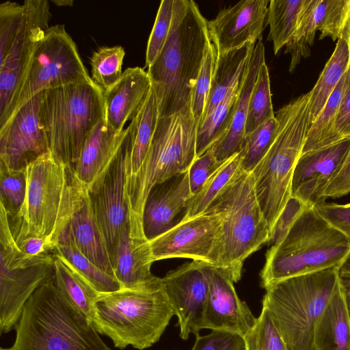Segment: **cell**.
<instances>
[{"instance_id":"5b68a950","label":"cell","mask_w":350,"mask_h":350,"mask_svg":"<svg viewBox=\"0 0 350 350\" xmlns=\"http://www.w3.org/2000/svg\"><path fill=\"white\" fill-rule=\"evenodd\" d=\"M15 331L12 350H111L53 276L28 299Z\"/></svg>"},{"instance_id":"2e32d148","label":"cell","mask_w":350,"mask_h":350,"mask_svg":"<svg viewBox=\"0 0 350 350\" xmlns=\"http://www.w3.org/2000/svg\"><path fill=\"white\" fill-rule=\"evenodd\" d=\"M209 265L200 261L183 265L162 278L164 291L178 319L180 337L187 340L204 329L209 291Z\"/></svg>"},{"instance_id":"d590c367","label":"cell","mask_w":350,"mask_h":350,"mask_svg":"<svg viewBox=\"0 0 350 350\" xmlns=\"http://www.w3.org/2000/svg\"><path fill=\"white\" fill-rule=\"evenodd\" d=\"M159 118L158 107L152 90L137 115V129L127 167L126 180L139 170L153 137Z\"/></svg>"},{"instance_id":"7c38bea8","label":"cell","mask_w":350,"mask_h":350,"mask_svg":"<svg viewBox=\"0 0 350 350\" xmlns=\"http://www.w3.org/2000/svg\"><path fill=\"white\" fill-rule=\"evenodd\" d=\"M137 122L136 116L125 129L123 141L113 161L100 185L90 193L95 217L105 239L111 261L122 230L130 225L126 183Z\"/></svg>"},{"instance_id":"6da1fadb","label":"cell","mask_w":350,"mask_h":350,"mask_svg":"<svg viewBox=\"0 0 350 350\" xmlns=\"http://www.w3.org/2000/svg\"><path fill=\"white\" fill-rule=\"evenodd\" d=\"M25 174V201L16 216L10 219L14 239L18 245L29 238H42L55 248L90 192L75 168L51 152L29 164Z\"/></svg>"},{"instance_id":"9f6ffc18","label":"cell","mask_w":350,"mask_h":350,"mask_svg":"<svg viewBox=\"0 0 350 350\" xmlns=\"http://www.w3.org/2000/svg\"><path fill=\"white\" fill-rule=\"evenodd\" d=\"M342 33L345 36V38L347 40V42H348L349 50V57H350V14L349 15L346 26L344 29Z\"/></svg>"},{"instance_id":"9a60e30c","label":"cell","mask_w":350,"mask_h":350,"mask_svg":"<svg viewBox=\"0 0 350 350\" xmlns=\"http://www.w3.org/2000/svg\"><path fill=\"white\" fill-rule=\"evenodd\" d=\"M42 92L19 108L0 127V170H23L50 152L42 120Z\"/></svg>"},{"instance_id":"680465c9","label":"cell","mask_w":350,"mask_h":350,"mask_svg":"<svg viewBox=\"0 0 350 350\" xmlns=\"http://www.w3.org/2000/svg\"><path fill=\"white\" fill-rule=\"evenodd\" d=\"M0 350H12V348L10 347V348H3V347H1Z\"/></svg>"},{"instance_id":"cb8c5ba5","label":"cell","mask_w":350,"mask_h":350,"mask_svg":"<svg viewBox=\"0 0 350 350\" xmlns=\"http://www.w3.org/2000/svg\"><path fill=\"white\" fill-rule=\"evenodd\" d=\"M265 62V47L262 40L259 39L254 46L241 78L239 97L231 126L227 134L212 147L219 161H223L242 150L251 93L260 68Z\"/></svg>"},{"instance_id":"f5cc1de1","label":"cell","mask_w":350,"mask_h":350,"mask_svg":"<svg viewBox=\"0 0 350 350\" xmlns=\"http://www.w3.org/2000/svg\"><path fill=\"white\" fill-rule=\"evenodd\" d=\"M350 193V149L340 170L323 192V199L337 198Z\"/></svg>"},{"instance_id":"603a6c76","label":"cell","mask_w":350,"mask_h":350,"mask_svg":"<svg viewBox=\"0 0 350 350\" xmlns=\"http://www.w3.org/2000/svg\"><path fill=\"white\" fill-rule=\"evenodd\" d=\"M124 135L125 129L117 132L104 118L85 139L75 170L90 193L101 183L119 150Z\"/></svg>"},{"instance_id":"3957f363","label":"cell","mask_w":350,"mask_h":350,"mask_svg":"<svg viewBox=\"0 0 350 350\" xmlns=\"http://www.w3.org/2000/svg\"><path fill=\"white\" fill-rule=\"evenodd\" d=\"M198 129L191 103L174 114L159 117L139 170L126 180V200L132 238L147 240L143 230V211L151 189L189 171L196 159Z\"/></svg>"},{"instance_id":"681fc988","label":"cell","mask_w":350,"mask_h":350,"mask_svg":"<svg viewBox=\"0 0 350 350\" xmlns=\"http://www.w3.org/2000/svg\"><path fill=\"white\" fill-rule=\"evenodd\" d=\"M223 161L217 159L212 148L196 158L189 170V184L193 196L202 189L207 179Z\"/></svg>"},{"instance_id":"8d00e7d4","label":"cell","mask_w":350,"mask_h":350,"mask_svg":"<svg viewBox=\"0 0 350 350\" xmlns=\"http://www.w3.org/2000/svg\"><path fill=\"white\" fill-rule=\"evenodd\" d=\"M317 0H304L295 32L285 46L284 53L291 55L288 70L293 72L303 58L310 55L317 30L314 21V9Z\"/></svg>"},{"instance_id":"30bf717a","label":"cell","mask_w":350,"mask_h":350,"mask_svg":"<svg viewBox=\"0 0 350 350\" xmlns=\"http://www.w3.org/2000/svg\"><path fill=\"white\" fill-rule=\"evenodd\" d=\"M206 211L221 215L222 247L219 269L237 282L241 278L245 259L267 243L270 234L269 224L256 196L252 172L242 169Z\"/></svg>"},{"instance_id":"ba28073f","label":"cell","mask_w":350,"mask_h":350,"mask_svg":"<svg viewBox=\"0 0 350 350\" xmlns=\"http://www.w3.org/2000/svg\"><path fill=\"white\" fill-rule=\"evenodd\" d=\"M308 92L275 112L278 124L274 138L252 171L256 196L270 232L292 196L293 172L308 131Z\"/></svg>"},{"instance_id":"ab89813d","label":"cell","mask_w":350,"mask_h":350,"mask_svg":"<svg viewBox=\"0 0 350 350\" xmlns=\"http://www.w3.org/2000/svg\"><path fill=\"white\" fill-rule=\"evenodd\" d=\"M350 14V0H317L314 16L319 39L338 40Z\"/></svg>"},{"instance_id":"d6986e66","label":"cell","mask_w":350,"mask_h":350,"mask_svg":"<svg viewBox=\"0 0 350 350\" xmlns=\"http://www.w3.org/2000/svg\"><path fill=\"white\" fill-rule=\"evenodd\" d=\"M234 282L224 270L209 266V291L204 329L222 330L245 337L256 319L247 304L241 300Z\"/></svg>"},{"instance_id":"f35d334b","label":"cell","mask_w":350,"mask_h":350,"mask_svg":"<svg viewBox=\"0 0 350 350\" xmlns=\"http://www.w3.org/2000/svg\"><path fill=\"white\" fill-rule=\"evenodd\" d=\"M124 55V49L119 45L102 46L92 53L91 78L103 90L111 87L121 77Z\"/></svg>"},{"instance_id":"52a82bcc","label":"cell","mask_w":350,"mask_h":350,"mask_svg":"<svg viewBox=\"0 0 350 350\" xmlns=\"http://www.w3.org/2000/svg\"><path fill=\"white\" fill-rule=\"evenodd\" d=\"M340 284L339 269L330 268L286 278L265 288L262 305L288 350H317V322Z\"/></svg>"},{"instance_id":"8fae6325","label":"cell","mask_w":350,"mask_h":350,"mask_svg":"<svg viewBox=\"0 0 350 350\" xmlns=\"http://www.w3.org/2000/svg\"><path fill=\"white\" fill-rule=\"evenodd\" d=\"M92 81L64 25L50 26L38 44L8 108L0 118V127L36 94L70 83Z\"/></svg>"},{"instance_id":"db71d44e","label":"cell","mask_w":350,"mask_h":350,"mask_svg":"<svg viewBox=\"0 0 350 350\" xmlns=\"http://www.w3.org/2000/svg\"><path fill=\"white\" fill-rule=\"evenodd\" d=\"M18 245L22 251L34 256L52 254L54 249L53 246L46 239L38 237L27 239Z\"/></svg>"},{"instance_id":"ffe728a7","label":"cell","mask_w":350,"mask_h":350,"mask_svg":"<svg viewBox=\"0 0 350 350\" xmlns=\"http://www.w3.org/2000/svg\"><path fill=\"white\" fill-rule=\"evenodd\" d=\"M53 258L42 263L9 269L0 265V332L15 329L28 299L53 275Z\"/></svg>"},{"instance_id":"d6a6232c","label":"cell","mask_w":350,"mask_h":350,"mask_svg":"<svg viewBox=\"0 0 350 350\" xmlns=\"http://www.w3.org/2000/svg\"><path fill=\"white\" fill-rule=\"evenodd\" d=\"M242 169L241 152L224 160L207 179L202 189L191 197L180 221L187 220L204 213Z\"/></svg>"},{"instance_id":"4dcf8cb0","label":"cell","mask_w":350,"mask_h":350,"mask_svg":"<svg viewBox=\"0 0 350 350\" xmlns=\"http://www.w3.org/2000/svg\"><path fill=\"white\" fill-rule=\"evenodd\" d=\"M242 78V77H241ZM241 81L200 124L196 139V156L200 157L228 132L241 90Z\"/></svg>"},{"instance_id":"83f0119b","label":"cell","mask_w":350,"mask_h":350,"mask_svg":"<svg viewBox=\"0 0 350 350\" xmlns=\"http://www.w3.org/2000/svg\"><path fill=\"white\" fill-rule=\"evenodd\" d=\"M314 344L317 350H350V315L340 284L317 322Z\"/></svg>"},{"instance_id":"bcb514c9","label":"cell","mask_w":350,"mask_h":350,"mask_svg":"<svg viewBox=\"0 0 350 350\" xmlns=\"http://www.w3.org/2000/svg\"><path fill=\"white\" fill-rule=\"evenodd\" d=\"M23 13V5L7 1L0 4V62L14 40Z\"/></svg>"},{"instance_id":"816d5d0a","label":"cell","mask_w":350,"mask_h":350,"mask_svg":"<svg viewBox=\"0 0 350 350\" xmlns=\"http://www.w3.org/2000/svg\"><path fill=\"white\" fill-rule=\"evenodd\" d=\"M350 139V73L336 115L332 145Z\"/></svg>"},{"instance_id":"b9f144b4","label":"cell","mask_w":350,"mask_h":350,"mask_svg":"<svg viewBox=\"0 0 350 350\" xmlns=\"http://www.w3.org/2000/svg\"><path fill=\"white\" fill-rule=\"evenodd\" d=\"M217 56L216 47L209 39L194 86L191 103L192 111L198 126L207 103Z\"/></svg>"},{"instance_id":"74e56055","label":"cell","mask_w":350,"mask_h":350,"mask_svg":"<svg viewBox=\"0 0 350 350\" xmlns=\"http://www.w3.org/2000/svg\"><path fill=\"white\" fill-rule=\"evenodd\" d=\"M274 116L269 72L265 62L260 68L251 93L245 122V136Z\"/></svg>"},{"instance_id":"4316f807","label":"cell","mask_w":350,"mask_h":350,"mask_svg":"<svg viewBox=\"0 0 350 350\" xmlns=\"http://www.w3.org/2000/svg\"><path fill=\"white\" fill-rule=\"evenodd\" d=\"M255 44V42H248L237 49L217 53L208 100L201 122L239 83Z\"/></svg>"},{"instance_id":"7dc6e473","label":"cell","mask_w":350,"mask_h":350,"mask_svg":"<svg viewBox=\"0 0 350 350\" xmlns=\"http://www.w3.org/2000/svg\"><path fill=\"white\" fill-rule=\"evenodd\" d=\"M191 350H246L244 337L222 330L198 336Z\"/></svg>"},{"instance_id":"11a10c76","label":"cell","mask_w":350,"mask_h":350,"mask_svg":"<svg viewBox=\"0 0 350 350\" xmlns=\"http://www.w3.org/2000/svg\"><path fill=\"white\" fill-rule=\"evenodd\" d=\"M339 280L350 315V260L339 269Z\"/></svg>"},{"instance_id":"44dd1931","label":"cell","mask_w":350,"mask_h":350,"mask_svg":"<svg viewBox=\"0 0 350 350\" xmlns=\"http://www.w3.org/2000/svg\"><path fill=\"white\" fill-rule=\"evenodd\" d=\"M193 196L189 171L155 185L143 211V230L148 241L168 230L181 219ZM181 220V219H180Z\"/></svg>"},{"instance_id":"e0dca14e","label":"cell","mask_w":350,"mask_h":350,"mask_svg":"<svg viewBox=\"0 0 350 350\" xmlns=\"http://www.w3.org/2000/svg\"><path fill=\"white\" fill-rule=\"evenodd\" d=\"M269 1L243 0L221 10L208 21L209 37L218 53L261 39Z\"/></svg>"},{"instance_id":"f907efd6","label":"cell","mask_w":350,"mask_h":350,"mask_svg":"<svg viewBox=\"0 0 350 350\" xmlns=\"http://www.w3.org/2000/svg\"><path fill=\"white\" fill-rule=\"evenodd\" d=\"M318 213L340 231L350 242V203L338 204L322 201L314 206Z\"/></svg>"},{"instance_id":"8992f818","label":"cell","mask_w":350,"mask_h":350,"mask_svg":"<svg viewBox=\"0 0 350 350\" xmlns=\"http://www.w3.org/2000/svg\"><path fill=\"white\" fill-rule=\"evenodd\" d=\"M350 260V242L314 206H307L286 234L270 246L260 272L264 288L278 281L330 268Z\"/></svg>"},{"instance_id":"5bb4252c","label":"cell","mask_w":350,"mask_h":350,"mask_svg":"<svg viewBox=\"0 0 350 350\" xmlns=\"http://www.w3.org/2000/svg\"><path fill=\"white\" fill-rule=\"evenodd\" d=\"M23 5L17 33L0 62V118L8 108L51 18L47 0H26Z\"/></svg>"},{"instance_id":"277c9868","label":"cell","mask_w":350,"mask_h":350,"mask_svg":"<svg viewBox=\"0 0 350 350\" xmlns=\"http://www.w3.org/2000/svg\"><path fill=\"white\" fill-rule=\"evenodd\" d=\"M174 315L162 278L100 294L93 304L92 323L113 345L139 350L158 342Z\"/></svg>"},{"instance_id":"ac0fdd59","label":"cell","mask_w":350,"mask_h":350,"mask_svg":"<svg viewBox=\"0 0 350 350\" xmlns=\"http://www.w3.org/2000/svg\"><path fill=\"white\" fill-rule=\"evenodd\" d=\"M350 149V139L301 154L292 180V196L308 206L325 201L323 192L342 166Z\"/></svg>"},{"instance_id":"ee69618b","label":"cell","mask_w":350,"mask_h":350,"mask_svg":"<svg viewBox=\"0 0 350 350\" xmlns=\"http://www.w3.org/2000/svg\"><path fill=\"white\" fill-rule=\"evenodd\" d=\"M25 169L18 171L0 170V204L5 208L10 219L20 211L25 198Z\"/></svg>"},{"instance_id":"7a4b0ae2","label":"cell","mask_w":350,"mask_h":350,"mask_svg":"<svg viewBox=\"0 0 350 350\" xmlns=\"http://www.w3.org/2000/svg\"><path fill=\"white\" fill-rule=\"evenodd\" d=\"M207 22L195 1L174 0L168 37L147 71L159 117L174 114L191 103L210 39Z\"/></svg>"},{"instance_id":"7bdbcfd3","label":"cell","mask_w":350,"mask_h":350,"mask_svg":"<svg viewBox=\"0 0 350 350\" xmlns=\"http://www.w3.org/2000/svg\"><path fill=\"white\" fill-rule=\"evenodd\" d=\"M244 338L246 350H288L267 309L262 305L254 327Z\"/></svg>"},{"instance_id":"f546056e","label":"cell","mask_w":350,"mask_h":350,"mask_svg":"<svg viewBox=\"0 0 350 350\" xmlns=\"http://www.w3.org/2000/svg\"><path fill=\"white\" fill-rule=\"evenodd\" d=\"M53 255V280L71 304L91 323L93 304L98 293L62 255Z\"/></svg>"},{"instance_id":"7402d4cb","label":"cell","mask_w":350,"mask_h":350,"mask_svg":"<svg viewBox=\"0 0 350 350\" xmlns=\"http://www.w3.org/2000/svg\"><path fill=\"white\" fill-rule=\"evenodd\" d=\"M151 91L147 71L140 67L126 68L116 83L103 90L107 124L117 132L123 131L125 123L139 113Z\"/></svg>"},{"instance_id":"9c48e42d","label":"cell","mask_w":350,"mask_h":350,"mask_svg":"<svg viewBox=\"0 0 350 350\" xmlns=\"http://www.w3.org/2000/svg\"><path fill=\"white\" fill-rule=\"evenodd\" d=\"M41 116L50 152L75 168L85 139L105 117L103 90L92 81L44 90Z\"/></svg>"},{"instance_id":"e575fe53","label":"cell","mask_w":350,"mask_h":350,"mask_svg":"<svg viewBox=\"0 0 350 350\" xmlns=\"http://www.w3.org/2000/svg\"><path fill=\"white\" fill-rule=\"evenodd\" d=\"M304 0H271L266 26H269L267 40L273 43L275 55L291 40L297 29Z\"/></svg>"},{"instance_id":"60d3db41","label":"cell","mask_w":350,"mask_h":350,"mask_svg":"<svg viewBox=\"0 0 350 350\" xmlns=\"http://www.w3.org/2000/svg\"><path fill=\"white\" fill-rule=\"evenodd\" d=\"M277 124L274 116L245 136L241 151L244 170L252 172L264 157L273 142Z\"/></svg>"},{"instance_id":"c3c4849f","label":"cell","mask_w":350,"mask_h":350,"mask_svg":"<svg viewBox=\"0 0 350 350\" xmlns=\"http://www.w3.org/2000/svg\"><path fill=\"white\" fill-rule=\"evenodd\" d=\"M307 206L301 200L291 196L271 230L267 244L271 246L280 241Z\"/></svg>"},{"instance_id":"f1b7e54d","label":"cell","mask_w":350,"mask_h":350,"mask_svg":"<svg viewBox=\"0 0 350 350\" xmlns=\"http://www.w3.org/2000/svg\"><path fill=\"white\" fill-rule=\"evenodd\" d=\"M349 62L347 40L342 33L330 58L309 93L308 129L315 121L329 97L345 73Z\"/></svg>"},{"instance_id":"f6af8a7d","label":"cell","mask_w":350,"mask_h":350,"mask_svg":"<svg viewBox=\"0 0 350 350\" xmlns=\"http://www.w3.org/2000/svg\"><path fill=\"white\" fill-rule=\"evenodd\" d=\"M174 10V0H162L150 34L146 52L145 66L154 61L168 37Z\"/></svg>"},{"instance_id":"6f0895ef","label":"cell","mask_w":350,"mask_h":350,"mask_svg":"<svg viewBox=\"0 0 350 350\" xmlns=\"http://www.w3.org/2000/svg\"><path fill=\"white\" fill-rule=\"evenodd\" d=\"M51 2L57 6H72L74 1L72 0H53Z\"/></svg>"},{"instance_id":"836d02e7","label":"cell","mask_w":350,"mask_h":350,"mask_svg":"<svg viewBox=\"0 0 350 350\" xmlns=\"http://www.w3.org/2000/svg\"><path fill=\"white\" fill-rule=\"evenodd\" d=\"M349 73L350 57L345 73L329 97L319 115L308 129L301 154L332 145L334 126L348 83Z\"/></svg>"},{"instance_id":"d4e9b609","label":"cell","mask_w":350,"mask_h":350,"mask_svg":"<svg viewBox=\"0 0 350 350\" xmlns=\"http://www.w3.org/2000/svg\"><path fill=\"white\" fill-rule=\"evenodd\" d=\"M112 263L121 288L152 282L159 278L151 272L153 262L148 241L132 238L130 225L122 230Z\"/></svg>"},{"instance_id":"1f68e13d","label":"cell","mask_w":350,"mask_h":350,"mask_svg":"<svg viewBox=\"0 0 350 350\" xmlns=\"http://www.w3.org/2000/svg\"><path fill=\"white\" fill-rule=\"evenodd\" d=\"M52 253L59 254L65 258L99 295L121 288L116 278L102 271L77 249L68 228L59 237Z\"/></svg>"},{"instance_id":"484cf974","label":"cell","mask_w":350,"mask_h":350,"mask_svg":"<svg viewBox=\"0 0 350 350\" xmlns=\"http://www.w3.org/2000/svg\"><path fill=\"white\" fill-rule=\"evenodd\" d=\"M67 228L77 249L102 271L116 278L109 248L95 217L90 194Z\"/></svg>"},{"instance_id":"4fadbf2b","label":"cell","mask_w":350,"mask_h":350,"mask_svg":"<svg viewBox=\"0 0 350 350\" xmlns=\"http://www.w3.org/2000/svg\"><path fill=\"white\" fill-rule=\"evenodd\" d=\"M152 262L187 258L219 268L222 247V217L206 211L180 221L148 241Z\"/></svg>"}]
</instances>
